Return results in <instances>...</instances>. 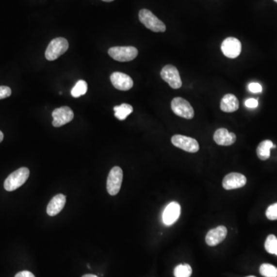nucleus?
Here are the masks:
<instances>
[{"mask_svg":"<svg viewBox=\"0 0 277 277\" xmlns=\"http://www.w3.org/2000/svg\"><path fill=\"white\" fill-rule=\"evenodd\" d=\"M30 177L28 168L22 167L10 174L4 182V188L6 191H14L24 184Z\"/></svg>","mask_w":277,"mask_h":277,"instance_id":"obj_1","label":"nucleus"},{"mask_svg":"<svg viewBox=\"0 0 277 277\" xmlns=\"http://www.w3.org/2000/svg\"><path fill=\"white\" fill-rule=\"evenodd\" d=\"M69 49V43L65 38L58 37L52 39L45 52L46 59L49 61H54L64 54Z\"/></svg>","mask_w":277,"mask_h":277,"instance_id":"obj_2","label":"nucleus"},{"mask_svg":"<svg viewBox=\"0 0 277 277\" xmlns=\"http://www.w3.org/2000/svg\"><path fill=\"white\" fill-rule=\"evenodd\" d=\"M139 19L147 29L153 32L163 33L166 31V27L163 22L149 10L146 9L140 10L139 13Z\"/></svg>","mask_w":277,"mask_h":277,"instance_id":"obj_3","label":"nucleus"},{"mask_svg":"<svg viewBox=\"0 0 277 277\" xmlns=\"http://www.w3.org/2000/svg\"><path fill=\"white\" fill-rule=\"evenodd\" d=\"M109 55L119 62L132 61L138 55L137 49L133 47H115L109 49Z\"/></svg>","mask_w":277,"mask_h":277,"instance_id":"obj_4","label":"nucleus"},{"mask_svg":"<svg viewBox=\"0 0 277 277\" xmlns=\"http://www.w3.org/2000/svg\"><path fill=\"white\" fill-rule=\"evenodd\" d=\"M123 173L121 168L119 166H114L109 173L106 188L109 194L111 196H115L119 194L121 188L122 182H123Z\"/></svg>","mask_w":277,"mask_h":277,"instance_id":"obj_5","label":"nucleus"},{"mask_svg":"<svg viewBox=\"0 0 277 277\" xmlns=\"http://www.w3.org/2000/svg\"><path fill=\"white\" fill-rule=\"evenodd\" d=\"M171 108L178 116L191 119L194 116V110L190 102L182 97H176L172 100Z\"/></svg>","mask_w":277,"mask_h":277,"instance_id":"obj_6","label":"nucleus"},{"mask_svg":"<svg viewBox=\"0 0 277 277\" xmlns=\"http://www.w3.org/2000/svg\"><path fill=\"white\" fill-rule=\"evenodd\" d=\"M172 144L182 150L188 153H197L199 149L197 140L194 138L182 135H174L171 139Z\"/></svg>","mask_w":277,"mask_h":277,"instance_id":"obj_7","label":"nucleus"},{"mask_svg":"<svg viewBox=\"0 0 277 277\" xmlns=\"http://www.w3.org/2000/svg\"><path fill=\"white\" fill-rule=\"evenodd\" d=\"M161 77L173 89H179L182 86V80L177 67L173 65H166L161 70Z\"/></svg>","mask_w":277,"mask_h":277,"instance_id":"obj_8","label":"nucleus"},{"mask_svg":"<svg viewBox=\"0 0 277 277\" xmlns=\"http://www.w3.org/2000/svg\"><path fill=\"white\" fill-rule=\"evenodd\" d=\"M221 50L224 56L229 59H235L241 53L242 45L236 38L228 37L222 43Z\"/></svg>","mask_w":277,"mask_h":277,"instance_id":"obj_9","label":"nucleus"},{"mask_svg":"<svg viewBox=\"0 0 277 277\" xmlns=\"http://www.w3.org/2000/svg\"><path fill=\"white\" fill-rule=\"evenodd\" d=\"M52 126L55 127H63L67 123H70L74 118L73 110L68 106H62L52 112Z\"/></svg>","mask_w":277,"mask_h":277,"instance_id":"obj_10","label":"nucleus"},{"mask_svg":"<svg viewBox=\"0 0 277 277\" xmlns=\"http://www.w3.org/2000/svg\"><path fill=\"white\" fill-rule=\"evenodd\" d=\"M246 181V177L241 173H230L223 179V188L227 190L241 188L245 186Z\"/></svg>","mask_w":277,"mask_h":277,"instance_id":"obj_11","label":"nucleus"},{"mask_svg":"<svg viewBox=\"0 0 277 277\" xmlns=\"http://www.w3.org/2000/svg\"><path fill=\"white\" fill-rule=\"evenodd\" d=\"M113 86L121 91H128L133 86V81L128 75L119 72H115L110 77Z\"/></svg>","mask_w":277,"mask_h":277,"instance_id":"obj_12","label":"nucleus"},{"mask_svg":"<svg viewBox=\"0 0 277 277\" xmlns=\"http://www.w3.org/2000/svg\"><path fill=\"white\" fill-rule=\"evenodd\" d=\"M181 207L177 202H171L164 210L163 220L164 224L171 226L177 222L180 216Z\"/></svg>","mask_w":277,"mask_h":277,"instance_id":"obj_13","label":"nucleus"},{"mask_svg":"<svg viewBox=\"0 0 277 277\" xmlns=\"http://www.w3.org/2000/svg\"><path fill=\"white\" fill-rule=\"evenodd\" d=\"M227 228L224 226H219L209 231L206 236V243L210 246H215L223 242L227 237Z\"/></svg>","mask_w":277,"mask_h":277,"instance_id":"obj_14","label":"nucleus"},{"mask_svg":"<svg viewBox=\"0 0 277 277\" xmlns=\"http://www.w3.org/2000/svg\"><path fill=\"white\" fill-rule=\"evenodd\" d=\"M213 139L214 141L216 142V144L218 145L228 147L234 144L236 140V136L235 133L229 132L227 129L220 128L218 129L214 133Z\"/></svg>","mask_w":277,"mask_h":277,"instance_id":"obj_15","label":"nucleus"},{"mask_svg":"<svg viewBox=\"0 0 277 277\" xmlns=\"http://www.w3.org/2000/svg\"><path fill=\"white\" fill-rule=\"evenodd\" d=\"M65 202H66V198L64 194H58L55 196L47 206V214L50 216H56L65 207Z\"/></svg>","mask_w":277,"mask_h":277,"instance_id":"obj_16","label":"nucleus"},{"mask_svg":"<svg viewBox=\"0 0 277 277\" xmlns=\"http://www.w3.org/2000/svg\"><path fill=\"white\" fill-rule=\"evenodd\" d=\"M240 102L236 96L233 94H227L223 97L220 102V109L225 113H233L238 110Z\"/></svg>","mask_w":277,"mask_h":277,"instance_id":"obj_17","label":"nucleus"},{"mask_svg":"<svg viewBox=\"0 0 277 277\" xmlns=\"http://www.w3.org/2000/svg\"><path fill=\"white\" fill-rule=\"evenodd\" d=\"M274 144L271 140H263L259 144L257 149V156L261 160H266L270 158V149L274 148Z\"/></svg>","mask_w":277,"mask_h":277,"instance_id":"obj_18","label":"nucleus"},{"mask_svg":"<svg viewBox=\"0 0 277 277\" xmlns=\"http://www.w3.org/2000/svg\"><path fill=\"white\" fill-rule=\"evenodd\" d=\"M114 110L115 117L119 120H125L130 114H132L133 108L131 105L123 103L120 106H114Z\"/></svg>","mask_w":277,"mask_h":277,"instance_id":"obj_19","label":"nucleus"},{"mask_svg":"<svg viewBox=\"0 0 277 277\" xmlns=\"http://www.w3.org/2000/svg\"><path fill=\"white\" fill-rule=\"evenodd\" d=\"M87 82L84 80H79L72 89L71 95L73 96L74 98H79V97L85 95L87 92Z\"/></svg>","mask_w":277,"mask_h":277,"instance_id":"obj_20","label":"nucleus"},{"mask_svg":"<svg viewBox=\"0 0 277 277\" xmlns=\"http://www.w3.org/2000/svg\"><path fill=\"white\" fill-rule=\"evenodd\" d=\"M265 249L270 254L277 256V238L274 235H269L265 242Z\"/></svg>","mask_w":277,"mask_h":277,"instance_id":"obj_21","label":"nucleus"},{"mask_svg":"<svg viewBox=\"0 0 277 277\" xmlns=\"http://www.w3.org/2000/svg\"><path fill=\"white\" fill-rule=\"evenodd\" d=\"M191 266L189 264L178 265L174 269V276L175 277H190L192 275Z\"/></svg>","mask_w":277,"mask_h":277,"instance_id":"obj_22","label":"nucleus"},{"mask_svg":"<svg viewBox=\"0 0 277 277\" xmlns=\"http://www.w3.org/2000/svg\"><path fill=\"white\" fill-rule=\"evenodd\" d=\"M260 273L265 277H277V268L274 265L263 263L260 268Z\"/></svg>","mask_w":277,"mask_h":277,"instance_id":"obj_23","label":"nucleus"},{"mask_svg":"<svg viewBox=\"0 0 277 277\" xmlns=\"http://www.w3.org/2000/svg\"><path fill=\"white\" fill-rule=\"evenodd\" d=\"M266 216L269 220H277V203L268 207L267 210H266Z\"/></svg>","mask_w":277,"mask_h":277,"instance_id":"obj_24","label":"nucleus"},{"mask_svg":"<svg viewBox=\"0 0 277 277\" xmlns=\"http://www.w3.org/2000/svg\"><path fill=\"white\" fill-rule=\"evenodd\" d=\"M12 94V90L10 87L6 86H0V99H6L10 97Z\"/></svg>","mask_w":277,"mask_h":277,"instance_id":"obj_25","label":"nucleus"},{"mask_svg":"<svg viewBox=\"0 0 277 277\" xmlns=\"http://www.w3.org/2000/svg\"><path fill=\"white\" fill-rule=\"evenodd\" d=\"M248 89H249V91L253 93H259L262 92V86H261V84L257 83V82L249 83Z\"/></svg>","mask_w":277,"mask_h":277,"instance_id":"obj_26","label":"nucleus"},{"mask_svg":"<svg viewBox=\"0 0 277 277\" xmlns=\"http://www.w3.org/2000/svg\"><path fill=\"white\" fill-rule=\"evenodd\" d=\"M258 100L256 99H253V98L248 99L245 102V106L250 109L257 108V106H258Z\"/></svg>","mask_w":277,"mask_h":277,"instance_id":"obj_27","label":"nucleus"},{"mask_svg":"<svg viewBox=\"0 0 277 277\" xmlns=\"http://www.w3.org/2000/svg\"><path fill=\"white\" fill-rule=\"evenodd\" d=\"M15 277H35V276L33 275V274H32V273H31V272L26 271V270H25V271H21L19 272V273H18V274H17L15 276Z\"/></svg>","mask_w":277,"mask_h":277,"instance_id":"obj_28","label":"nucleus"},{"mask_svg":"<svg viewBox=\"0 0 277 277\" xmlns=\"http://www.w3.org/2000/svg\"><path fill=\"white\" fill-rule=\"evenodd\" d=\"M82 277H99L96 275H93V274H86V275L82 276Z\"/></svg>","mask_w":277,"mask_h":277,"instance_id":"obj_29","label":"nucleus"},{"mask_svg":"<svg viewBox=\"0 0 277 277\" xmlns=\"http://www.w3.org/2000/svg\"><path fill=\"white\" fill-rule=\"evenodd\" d=\"M3 138H4L3 133H2V131H0V143H1V142L2 141V140H3Z\"/></svg>","mask_w":277,"mask_h":277,"instance_id":"obj_30","label":"nucleus"},{"mask_svg":"<svg viewBox=\"0 0 277 277\" xmlns=\"http://www.w3.org/2000/svg\"><path fill=\"white\" fill-rule=\"evenodd\" d=\"M102 1H104V2H113L114 0H102Z\"/></svg>","mask_w":277,"mask_h":277,"instance_id":"obj_31","label":"nucleus"},{"mask_svg":"<svg viewBox=\"0 0 277 277\" xmlns=\"http://www.w3.org/2000/svg\"><path fill=\"white\" fill-rule=\"evenodd\" d=\"M254 277V276H249V277Z\"/></svg>","mask_w":277,"mask_h":277,"instance_id":"obj_32","label":"nucleus"},{"mask_svg":"<svg viewBox=\"0 0 277 277\" xmlns=\"http://www.w3.org/2000/svg\"><path fill=\"white\" fill-rule=\"evenodd\" d=\"M274 1H275L276 2H277V0H274Z\"/></svg>","mask_w":277,"mask_h":277,"instance_id":"obj_33","label":"nucleus"}]
</instances>
